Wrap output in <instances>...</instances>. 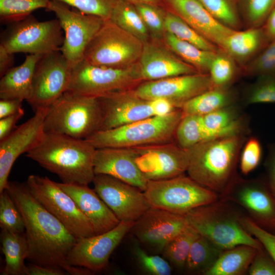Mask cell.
<instances>
[{
  "mask_svg": "<svg viewBox=\"0 0 275 275\" xmlns=\"http://www.w3.org/2000/svg\"><path fill=\"white\" fill-rule=\"evenodd\" d=\"M188 223L200 235L225 250L239 245L263 247L239 222V216L226 202L218 201L196 207L185 215Z\"/></svg>",
  "mask_w": 275,
  "mask_h": 275,
  "instance_id": "obj_6",
  "label": "cell"
},
{
  "mask_svg": "<svg viewBox=\"0 0 275 275\" xmlns=\"http://www.w3.org/2000/svg\"><path fill=\"white\" fill-rule=\"evenodd\" d=\"M262 157V148L259 141L255 138L245 143L240 156V168L243 174L247 175L259 164Z\"/></svg>",
  "mask_w": 275,
  "mask_h": 275,
  "instance_id": "obj_49",
  "label": "cell"
},
{
  "mask_svg": "<svg viewBox=\"0 0 275 275\" xmlns=\"http://www.w3.org/2000/svg\"><path fill=\"white\" fill-rule=\"evenodd\" d=\"M42 56L37 54L26 56L21 64L14 66L1 77V99L29 101L32 95L35 69Z\"/></svg>",
  "mask_w": 275,
  "mask_h": 275,
  "instance_id": "obj_27",
  "label": "cell"
},
{
  "mask_svg": "<svg viewBox=\"0 0 275 275\" xmlns=\"http://www.w3.org/2000/svg\"><path fill=\"white\" fill-rule=\"evenodd\" d=\"M92 183L120 222H135L151 207L143 190L111 176L96 174Z\"/></svg>",
  "mask_w": 275,
  "mask_h": 275,
  "instance_id": "obj_15",
  "label": "cell"
},
{
  "mask_svg": "<svg viewBox=\"0 0 275 275\" xmlns=\"http://www.w3.org/2000/svg\"><path fill=\"white\" fill-rule=\"evenodd\" d=\"M262 27L269 42L275 41V8L269 14Z\"/></svg>",
  "mask_w": 275,
  "mask_h": 275,
  "instance_id": "obj_57",
  "label": "cell"
},
{
  "mask_svg": "<svg viewBox=\"0 0 275 275\" xmlns=\"http://www.w3.org/2000/svg\"><path fill=\"white\" fill-rule=\"evenodd\" d=\"M263 27L235 30L227 36L219 48L230 55L235 62L245 66L269 43Z\"/></svg>",
  "mask_w": 275,
  "mask_h": 275,
  "instance_id": "obj_26",
  "label": "cell"
},
{
  "mask_svg": "<svg viewBox=\"0 0 275 275\" xmlns=\"http://www.w3.org/2000/svg\"><path fill=\"white\" fill-rule=\"evenodd\" d=\"M46 9L53 12L64 34L60 51L73 69L84 58L89 43L105 20L70 9L68 5L50 0Z\"/></svg>",
  "mask_w": 275,
  "mask_h": 275,
  "instance_id": "obj_12",
  "label": "cell"
},
{
  "mask_svg": "<svg viewBox=\"0 0 275 275\" xmlns=\"http://www.w3.org/2000/svg\"><path fill=\"white\" fill-rule=\"evenodd\" d=\"M133 253L139 266L144 272L152 275L171 274V265L164 258L148 254L137 243L134 245Z\"/></svg>",
  "mask_w": 275,
  "mask_h": 275,
  "instance_id": "obj_44",
  "label": "cell"
},
{
  "mask_svg": "<svg viewBox=\"0 0 275 275\" xmlns=\"http://www.w3.org/2000/svg\"><path fill=\"white\" fill-rule=\"evenodd\" d=\"M102 122L98 97L67 91L49 106L44 130L86 140L100 130Z\"/></svg>",
  "mask_w": 275,
  "mask_h": 275,
  "instance_id": "obj_4",
  "label": "cell"
},
{
  "mask_svg": "<svg viewBox=\"0 0 275 275\" xmlns=\"http://www.w3.org/2000/svg\"><path fill=\"white\" fill-rule=\"evenodd\" d=\"M27 266V275H65V270L58 268L44 266L33 263Z\"/></svg>",
  "mask_w": 275,
  "mask_h": 275,
  "instance_id": "obj_53",
  "label": "cell"
},
{
  "mask_svg": "<svg viewBox=\"0 0 275 275\" xmlns=\"http://www.w3.org/2000/svg\"><path fill=\"white\" fill-rule=\"evenodd\" d=\"M132 4H148L155 5H160L165 0H127Z\"/></svg>",
  "mask_w": 275,
  "mask_h": 275,
  "instance_id": "obj_58",
  "label": "cell"
},
{
  "mask_svg": "<svg viewBox=\"0 0 275 275\" xmlns=\"http://www.w3.org/2000/svg\"><path fill=\"white\" fill-rule=\"evenodd\" d=\"M187 224L185 215L151 207L134 222L130 231L141 243L161 252Z\"/></svg>",
  "mask_w": 275,
  "mask_h": 275,
  "instance_id": "obj_20",
  "label": "cell"
},
{
  "mask_svg": "<svg viewBox=\"0 0 275 275\" xmlns=\"http://www.w3.org/2000/svg\"><path fill=\"white\" fill-rule=\"evenodd\" d=\"M144 194L151 207L186 215L191 210L217 201L219 195L184 174L148 181Z\"/></svg>",
  "mask_w": 275,
  "mask_h": 275,
  "instance_id": "obj_7",
  "label": "cell"
},
{
  "mask_svg": "<svg viewBox=\"0 0 275 275\" xmlns=\"http://www.w3.org/2000/svg\"><path fill=\"white\" fill-rule=\"evenodd\" d=\"M9 24L0 43L8 52L44 55L60 51L64 36L58 19L41 21L30 15Z\"/></svg>",
  "mask_w": 275,
  "mask_h": 275,
  "instance_id": "obj_9",
  "label": "cell"
},
{
  "mask_svg": "<svg viewBox=\"0 0 275 275\" xmlns=\"http://www.w3.org/2000/svg\"><path fill=\"white\" fill-rule=\"evenodd\" d=\"M5 189L22 216L31 263L60 268L68 274H92L68 263L67 256L77 239L35 199L25 182L9 181Z\"/></svg>",
  "mask_w": 275,
  "mask_h": 275,
  "instance_id": "obj_1",
  "label": "cell"
},
{
  "mask_svg": "<svg viewBox=\"0 0 275 275\" xmlns=\"http://www.w3.org/2000/svg\"><path fill=\"white\" fill-rule=\"evenodd\" d=\"M234 60L220 49L212 60L209 70L214 87L228 88L236 76L237 69Z\"/></svg>",
  "mask_w": 275,
  "mask_h": 275,
  "instance_id": "obj_39",
  "label": "cell"
},
{
  "mask_svg": "<svg viewBox=\"0 0 275 275\" xmlns=\"http://www.w3.org/2000/svg\"><path fill=\"white\" fill-rule=\"evenodd\" d=\"M221 197L242 207L254 223L275 234V196L267 183L234 179Z\"/></svg>",
  "mask_w": 275,
  "mask_h": 275,
  "instance_id": "obj_14",
  "label": "cell"
},
{
  "mask_svg": "<svg viewBox=\"0 0 275 275\" xmlns=\"http://www.w3.org/2000/svg\"><path fill=\"white\" fill-rule=\"evenodd\" d=\"M1 241L5 259L1 274L27 275L24 260L28 257L29 248L25 233L1 229Z\"/></svg>",
  "mask_w": 275,
  "mask_h": 275,
  "instance_id": "obj_28",
  "label": "cell"
},
{
  "mask_svg": "<svg viewBox=\"0 0 275 275\" xmlns=\"http://www.w3.org/2000/svg\"><path fill=\"white\" fill-rule=\"evenodd\" d=\"M224 250L200 235L192 243L184 268L189 273H204L215 263Z\"/></svg>",
  "mask_w": 275,
  "mask_h": 275,
  "instance_id": "obj_33",
  "label": "cell"
},
{
  "mask_svg": "<svg viewBox=\"0 0 275 275\" xmlns=\"http://www.w3.org/2000/svg\"><path fill=\"white\" fill-rule=\"evenodd\" d=\"M165 29L166 32L177 38L202 49L214 52L220 49L216 45L204 38L183 19L170 10H167Z\"/></svg>",
  "mask_w": 275,
  "mask_h": 275,
  "instance_id": "obj_37",
  "label": "cell"
},
{
  "mask_svg": "<svg viewBox=\"0 0 275 275\" xmlns=\"http://www.w3.org/2000/svg\"><path fill=\"white\" fill-rule=\"evenodd\" d=\"M49 108L37 109L32 117L0 141V194L7 187L9 174L17 158L36 148L43 139L44 122Z\"/></svg>",
  "mask_w": 275,
  "mask_h": 275,
  "instance_id": "obj_19",
  "label": "cell"
},
{
  "mask_svg": "<svg viewBox=\"0 0 275 275\" xmlns=\"http://www.w3.org/2000/svg\"><path fill=\"white\" fill-rule=\"evenodd\" d=\"M109 20L144 43L150 39L141 15L134 5L127 0H116Z\"/></svg>",
  "mask_w": 275,
  "mask_h": 275,
  "instance_id": "obj_32",
  "label": "cell"
},
{
  "mask_svg": "<svg viewBox=\"0 0 275 275\" xmlns=\"http://www.w3.org/2000/svg\"><path fill=\"white\" fill-rule=\"evenodd\" d=\"M138 64L143 81L200 73L161 41L152 39L144 43Z\"/></svg>",
  "mask_w": 275,
  "mask_h": 275,
  "instance_id": "obj_22",
  "label": "cell"
},
{
  "mask_svg": "<svg viewBox=\"0 0 275 275\" xmlns=\"http://www.w3.org/2000/svg\"><path fill=\"white\" fill-rule=\"evenodd\" d=\"M184 114L178 109L112 129L99 130L86 139L96 149L134 148L174 142L176 128Z\"/></svg>",
  "mask_w": 275,
  "mask_h": 275,
  "instance_id": "obj_5",
  "label": "cell"
},
{
  "mask_svg": "<svg viewBox=\"0 0 275 275\" xmlns=\"http://www.w3.org/2000/svg\"><path fill=\"white\" fill-rule=\"evenodd\" d=\"M162 41L176 55L200 73L208 74L211 63L217 51L202 49L167 32Z\"/></svg>",
  "mask_w": 275,
  "mask_h": 275,
  "instance_id": "obj_31",
  "label": "cell"
},
{
  "mask_svg": "<svg viewBox=\"0 0 275 275\" xmlns=\"http://www.w3.org/2000/svg\"><path fill=\"white\" fill-rule=\"evenodd\" d=\"M242 143L240 134L234 135L204 141L188 149V176L222 195L234 180Z\"/></svg>",
  "mask_w": 275,
  "mask_h": 275,
  "instance_id": "obj_3",
  "label": "cell"
},
{
  "mask_svg": "<svg viewBox=\"0 0 275 275\" xmlns=\"http://www.w3.org/2000/svg\"><path fill=\"white\" fill-rule=\"evenodd\" d=\"M95 151L86 140L45 133L40 144L25 156L56 174L62 183L88 185L95 176Z\"/></svg>",
  "mask_w": 275,
  "mask_h": 275,
  "instance_id": "obj_2",
  "label": "cell"
},
{
  "mask_svg": "<svg viewBox=\"0 0 275 275\" xmlns=\"http://www.w3.org/2000/svg\"><path fill=\"white\" fill-rule=\"evenodd\" d=\"M258 249L251 245H239L225 250L204 275L243 274L248 272Z\"/></svg>",
  "mask_w": 275,
  "mask_h": 275,
  "instance_id": "obj_29",
  "label": "cell"
},
{
  "mask_svg": "<svg viewBox=\"0 0 275 275\" xmlns=\"http://www.w3.org/2000/svg\"><path fill=\"white\" fill-rule=\"evenodd\" d=\"M134 5L148 30L151 39L162 41L166 32L165 19L167 11L159 5L148 4Z\"/></svg>",
  "mask_w": 275,
  "mask_h": 275,
  "instance_id": "obj_41",
  "label": "cell"
},
{
  "mask_svg": "<svg viewBox=\"0 0 275 275\" xmlns=\"http://www.w3.org/2000/svg\"><path fill=\"white\" fill-rule=\"evenodd\" d=\"M200 235L188 223L164 246L161 252L163 258L178 268H184L190 246Z\"/></svg>",
  "mask_w": 275,
  "mask_h": 275,
  "instance_id": "obj_35",
  "label": "cell"
},
{
  "mask_svg": "<svg viewBox=\"0 0 275 275\" xmlns=\"http://www.w3.org/2000/svg\"><path fill=\"white\" fill-rule=\"evenodd\" d=\"M93 164L95 175L111 176L143 191L146 188L148 180L139 169L131 148L96 149Z\"/></svg>",
  "mask_w": 275,
  "mask_h": 275,
  "instance_id": "obj_23",
  "label": "cell"
},
{
  "mask_svg": "<svg viewBox=\"0 0 275 275\" xmlns=\"http://www.w3.org/2000/svg\"><path fill=\"white\" fill-rule=\"evenodd\" d=\"M22 103V101L17 99H1L0 119L23 110Z\"/></svg>",
  "mask_w": 275,
  "mask_h": 275,
  "instance_id": "obj_52",
  "label": "cell"
},
{
  "mask_svg": "<svg viewBox=\"0 0 275 275\" xmlns=\"http://www.w3.org/2000/svg\"><path fill=\"white\" fill-rule=\"evenodd\" d=\"M135 162L148 181L171 179L184 174L188 151L175 142L131 148Z\"/></svg>",
  "mask_w": 275,
  "mask_h": 275,
  "instance_id": "obj_16",
  "label": "cell"
},
{
  "mask_svg": "<svg viewBox=\"0 0 275 275\" xmlns=\"http://www.w3.org/2000/svg\"><path fill=\"white\" fill-rule=\"evenodd\" d=\"M258 249L248 270L250 275H275V261L264 251Z\"/></svg>",
  "mask_w": 275,
  "mask_h": 275,
  "instance_id": "obj_50",
  "label": "cell"
},
{
  "mask_svg": "<svg viewBox=\"0 0 275 275\" xmlns=\"http://www.w3.org/2000/svg\"><path fill=\"white\" fill-rule=\"evenodd\" d=\"M72 71L61 51L40 58L35 69L32 95L28 101L34 112L50 106L68 90Z\"/></svg>",
  "mask_w": 275,
  "mask_h": 275,
  "instance_id": "obj_13",
  "label": "cell"
},
{
  "mask_svg": "<svg viewBox=\"0 0 275 275\" xmlns=\"http://www.w3.org/2000/svg\"><path fill=\"white\" fill-rule=\"evenodd\" d=\"M234 97L228 88L214 87L190 99L181 109L184 115L202 116L230 106Z\"/></svg>",
  "mask_w": 275,
  "mask_h": 275,
  "instance_id": "obj_30",
  "label": "cell"
},
{
  "mask_svg": "<svg viewBox=\"0 0 275 275\" xmlns=\"http://www.w3.org/2000/svg\"><path fill=\"white\" fill-rule=\"evenodd\" d=\"M143 81L138 62L126 67L113 68L92 65L82 60L72 69L67 91L98 97L132 90Z\"/></svg>",
  "mask_w": 275,
  "mask_h": 275,
  "instance_id": "obj_10",
  "label": "cell"
},
{
  "mask_svg": "<svg viewBox=\"0 0 275 275\" xmlns=\"http://www.w3.org/2000/svg\"><path fill=\"white\" fill-rule=\"evenodd\" d=\"M14 54L8 52L0 44V76H3L14 67Z\"/></svg>",
  "mask_w": 275,
  "mask_h": 275,
  "instance_id": "obj_55",
  "label": "cell"
},
{
  "mask_svg": "<svg viewBox=\"0 0 275 275\" xmlns=\"http://www.w3.org/2000/svg\"><path fill=\"white\" fill-rule=\"evenodd\" d=\"M63 3L87 14L109 20L116 0H54Z\"/></svg>",
  "mask_w": 275,
  "mask_h": 275,
  "instance_id": "obj_47",
  "label": "cell"
},
{
  "mask_svg": "<svg viewBox=\"0 0 275 275\" xmlns=\"http://www.w3.org/2000/svg\"><path fill=\"white\" fill-rule=\"evenodd\" d=\"M267 184L275 196V147L271 149L267 162Z\"/></svg>",
  "mask_w": 275,
  "mask_h": 275,
  "instance_id": "obj_56",
  "label": "cell"
},
{
  "mask_svg": "<svg viewBox=\"0 0 275 275\" xmlns=\"http://www.w3.org/2000/svg\"><path fill=\"white\" fill-rule=\"evenodd\" d=\"M169 10L219 48L235 30L218 21L198 0H165Z\"/></svg>",
  "mask_w": 275,
  "mask_h": 275,
  "instance_id": "obj_25",
  "label": "cell"
},
{
  "mask_svg": "<svg viewBox=\"0 0 275 275\" xmlns=\"http://www.w3.org/2000/svg\"><path fill=\"white\" fill-rule=\"evenodd\" d=\"M50 0H0V19L10 24L31 15L35 10L46 8Z\"/></svg>",
  "mask_w": 275,
  "mask_h": 275,
  "instance_id": "obj_38",
  "label": "cell"
},
{
  "mask_svg": "<svg viewBox=\"0 0 275 275\" xmlns=\"http://www.w3.org/2000/svg\"><path fill=\"white\" fill-rule=\"evenodd\" d=\"M275 8V0H244V14L251 28L263 25Z\"/></svg>",
  "mask_w": 275,
  "mask_h": 275,
  "instance_id": "obj_45",
  "label": "cell"
},
{
  "mask_svg": "<svg viewBox=\"0 0 275 275\" xmlns=\"http://www.w3.org/2000/svg\"><path fill=\"white\" fill-rule=\"evenodd\" d=\"M223 25L234 30L241 26L235 0H198Z\"/></svg>",
  "mask_w": 275,
  "mask_h": 275,
  "instance_id": "obj_40",
  "label": "cell"
},
{
  "mask_svg": "<svg viewBox=\"0 0 275 275\" xmlns=\"http://www.w3.org/2000/svg\"><path fill=\"white\" fill-rule=\"evenodd\" d=\"M213 88L209 74L197 73L143 81L133 91L143 99H163L181 109L187 101Z\"/></svg>",
  "mask_w": 275,
  "mask_h": 275,
  "instance_id": "obj_18",
  "label": "cell"
},
{
  "mask_svg": "<svg viewBox=\"0 0 275 275\" xmlns=\"http://www.w3.org/2000/svg\"><path fill=\"white\" fill-rule=\"evenodd\" d=\"M246 102L248 104L275 103V76H258L248 93Z\"/></svg>",
  "mask_w": 275,
  "mask_h": 275,
  "instance_id": "obj_46",
  "label": "cell"
},
{
  "mask_svg": "<svg viewBox=\"0 0 275 275\" xmlns=\"http://www.w3.org/2000/svg\"><path fill=\"white\" fill-rule=\"evenodd\" d=\"M143 46L141 40L107 20L88 45L83 60L97 66L126 67L139 61Z\"/></svg>",
  "mask_w": 275,
  "mask_h": 275,
  "instance_id": "obj_8",
  "label": "cell"
},
{
  "mask_svg": "<svg viewBox=\"0 0 275 275\" xmlns=\"http://www.w3.org/2000/svg\"><path fill=\"white\" fill-rule=\"evenodd\" d=\"M75 202L90 222L95 235L105 233L120 223L94 189L88 185L57 182Z\"/></svg>",
  "mask_w": 275,
  "mask_h": 275,
  "instance_id": "obj_24",
  "label": "cell"
},
{
  "mask_svg": "<svg viewBox=\"0 0 275 275\" xmlns=\"http://www.w3.org/2000/svg\"><path fill=\"white\" fill-rule=\"evenodd\" d=\"M134 222H120L115 228L105 233L77 239L67 256L68 263L92 272L102 270Z\"/></svg>",
  "mask_w": 275,
  "mask_h": 275,
  "instance_id": "obj_17",
  "label": "cell"
},
{
  "mask_svg": "<svg viewBox=\"0 0 275 275\" xmlns=\"http://www.w3.org/2000/svg\"><path fill=\"white\" fill-rule=\"evenodd\" d=\"M0 226L14 232H25L22 216L6 189L0 195Z\"/></svg>",
  "mask_w": 275,
  "mask_h": 275,
  "instance_id": "obj_42",
  "label": "cell"
},
{
  "mask_svg": "<svg viewBox=\"0 0 275 275\" xmlns=\"http://www.w3.org/2000/svg\"><path fill=\"white\" fill-rule=\"evenodd\" d=\"M212 140L203 125L200 116L184 115L175 133L174 142L181 148L188 150L204 141Z\"/></svg>",
  "mask_w": 275,
  "mask_h": 275,
  "instance_id": "obj_36",
  "label": "cell"
},
{
  "mask_svg": "<svg viewBox=\"0 0 275 275\" xmlns=\"http://www.w3.org/2000/svg\"><path fill=\"white\" fill-rule=\"evenodd\" d=\"M203 126L211 139L239 135L242 124L229 106L201 116Z\"/></svg>",
  "mask_w": 275,
  "mask_h": 275,
  "instance_id": "obj_34",
  "label": "cell"
},
{
  "mask_svg": "<svg viewBox=\"0 0 275 275\" xmlns=\"http://www.w3.org/2000/svg\"><path fill=\"white\" fill-rule=\"evenodd\" d=\"M246 73L257 76H275V41L270 42L245 66Z\"/></svg>",
  "mask_w": 275,
  "mask_h": 275,
  "instance_id": "obj_43",
  "label": "cell"
},
{
  "mask_svg": "<svg viewBox=\"0 0 275 275\" xmlns=\"http://www.w3.org/2000/svg\"><path fill=\"white\" fill-rule=\"evenodd\" d=\"M24 114L23 109L15 114L0 119V141L8 136L16 128L17 122Z\"/></svg>",
  "mask_w": 275,
  "mask_h": 275,
  "instance_id": "obj_51",
  "label": "cell"
},
{
  "mask_svg": "<svg viewBox=\"0 0 275 275\" xmlns=\"http://www.w3.org/2000/svg\"><path fill=\"white\" fill-rule=\"evenodd\" d=\"M155 116H165L179 108L175 107L169 101L163 99L151 100Z\"/></svg>",
  "mask_w": 275,
  "mask_h": 275,
  "instance_id": "obj_54",
  "label": "cell"
},
{
  "mask_svg": "<svg viewBox=\"0 0 275 275\" xmlns=\"http://www.w3.org/2000/svg\"><path fill=\"white\" fill-rule=\"evenodd\" d=\"M98 98L102 111L100 130L112 129L155 116L151 100L139 97L133 89L111 93Z\"/></svg>",
  "mask_w": 275,
  "mask_h": 275,
  "instance_id": "obj_21",
  "label": "cell"
},
{
  "mask_svg": "<svg viewBox=\"0 0 275 275\" xmlns=\"http://www.w3.org/2000/svg\"><path fill=\"white\" fill-rule=\"evenodd\" d=\"M243 228L254 236L275 261V234L261 228L248 216H239Z\"/></svg>",
  "mask_w": 275,
  "mask_h": 275,
  "instance_id": "obj_48",
  "label": "cell"
},
{
  "mask_svg": "<svg viewBox=\"0 0 275 275\" xmlns=\"http://www.w3.org/2000/svg\"><path fill=\"white\" fill-rule=\"evenodd\" d=\"M25 183L32 195L77 239L95 235L89 219L73 200L47 177L28 176Z\"/></svg>",
  "mask_w": 275,
  "mask_h": 275,
  "instance_id": "obj_11",
  "label": "cell"
}]
</instances>
